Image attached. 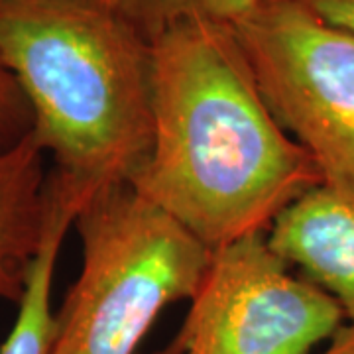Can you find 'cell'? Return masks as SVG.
Returning a JSON list of instances; mask_svg holds the SVG:
<instances>
[{
    "instance_id": "1",
    "label": "cell",
    "mask_w": 354,
    "mask_h": 354,
    "mask_svg": "<svg viewBox=\"0 0 354 354\" xmlns=\"http://www.w3.org/2000/svg\"><path fill=\"white\" fill-rule=\"evenodd\" d=\"M153 138L132 187L209 250L268 232L315 162L262 99L232 28L183 20L152 39Z\"/></svg>"
},
{
    "instance_id": "2",
    "label": "cell",
    "mask_w": 354,
    "mask_h": 354,
    "mask_svg": "<svg viewBox=\"0 0 354 354\" xmlns=\"http://www.w3.org/2000/svg\"><path fill=\"white\" fill-rule=\"evenodd\" d=\"M0 64L34 113L53 171L95 193L132 183L153 138V55L99 0H0Z\"/></svg>"
},
{
    "instance_id": "3",
    "label": "cell",
    "mask_w": 354,
    "mask_h": 354,
    "mask_svg": "<svg viewBox=\"0 0 354 354\" xmlns=\"http://www.w3.org/2000/svg\"><path fill=\"white\" fill-rule=\"evenodd\" d=\"M73 227L83 266L50 354H136L164 307L193 297L211 250L128 183L95 191Z\"/></svg>"
},
{
    "instance_id": "4",
    "label": "cell",
    "mask_w": 354,
    "mask_h": 354,
    "mask_svg": "<svg viewBox=\"0 0 354 354\" xmlns=\"http://www.w3.org/2000/svg\"><path fill=\"white\" fill-rule=\"evenodd\" d=\"M278 124L323 185L354 199V36L305 0H260L230 24Z\"/></svg>"
},
{
    "instance_id": "5",
    "label": "cell",
    "mask_w": 354,
    "mask_h": 354,
    "mask_svg": "<svg viewBox=\"0 0 354 354\" xmlns=\"http://www.w3.org/2000/svg\"><path fill=\"white\" fill-rule=\"evenodd\" d=\"M174 342L160 354H309L344 325L341 305L291 266L268 232L211 250Z\"/></svg>"
},
{
    "instance_id": "6",
    "label": "cell",
    "mask_w": 354,
    "mask_h": 354,
    "mask_svg": "<svg viewBox=\"0 0 354 354\" xmlns=\"http://www.w3.org/2000/svg\"><path fill=\"white\" fill-rule=\"evenodd\" d=\"M272 248L341 305L354 327V199L319 185L268 230Z\"/></svg>"
},
{
    "instance_id": "7",
    "label": "cell",
    "mask_w": 354,
    "mask_h": 354,
    "mask_svg": "<svg viewBox=\"0 0 354 354\" xmlns=\"http://www.w3.org/2000/svg\"><path fill=\"white\" fill-rule=\"evenodd\" d=\"M44 153L34 134L0 152V299L16 305L24 297L48 228Z\"/></svg>"
},
{
    "instance_id": "8",
    "label": "cell",
    "mask_w": 354,
    "mask_h": 354,
    "mask_svg": "<svg viewBox=\"0 0 354 354\" xmlns=\"http://www.w3.org/2000/svg\"><path fill=\"white\" fill-rule=\"evenodd\" d=\"M48 197L50 215L44 244L32 266L24 297L18 304V317L0 354H50L53 339V311H51V288L59 250L67 230L73 227L77 213L88 195L73 187L67 179L55 171L48 174Z\"/></svg>"
},
{
    "instance_id": "9",
    "label": "cell",
    "mask_w": 354,
    "mask_h": 354,
    "mask_svg": "<svg viewBox=\"0 0 354 354\" xmlns=\"http://www.w3.org/2000/svg\"><path fill=\"white\" fill-rule=\"evenodd\" d=\"M260 0H116L114 8L148 41L183 20L234 24Z\"/></svg>"
},
{
    "instance_id": "10",
    "label": "cell",
    "mask_w": 354,
    "mask_h": 354,
    "mask_svg": "<svg viewBox=\"0 0 354 354\" xmlns=\"http://www.w3.org/2000/svg\"><path fill=\"white\" fill-rule=\"evenodd\" d=\"M32 132V106L12 73L0 64V152L18 146Z\"/></svg>"
},
{
    "instance_id": "11",
    "label": "cell",
    "mask_w": 354,
    "mask_h": 354,
    "mask_svg": "<svg viewBox=\"0 0 354 354\" xmlns=\"http://www.w3.org/2000/svg\"><path fill=\"white\" fill-rule=\"evenodd\" d=\"M330 24L344 28L354 36V0H305Z\"/></svg>"
},
{
    "instance_id": "12",
    "label": "cell",
    "mask_w": 354,
    "mask_h": 354,
    "mask_svg": "<svg viewBox=\"0 0 354 354\" xmlns=\"http://www.w3.org/2000/svg\"><path fill=\"white\" fill-rule=\"evenodd\" d=\"M321 354H354V327L342 325L329 341V346Z\"/></svg>"
},
{
    "instance_id": "13",
    "label": "cell",
    "mask_w": 354,
    "mask_h": 354,
    "mask_svg": "<svg viewBox=\"0 0 354 354\" xmlns=\"http://www.w3.org/2000/svg\"><path fill=\"white\" fill-rule=\"evenodd\" d=\"M99 2H104V4H111V6H114V2H116V0H99Z\"/></svg>"
}]
</instances>
